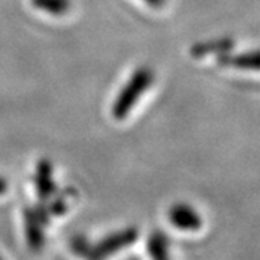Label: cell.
<instances>
[{"label": "cell", "mask_w": 260, "mask_h": 260, "mask_svg": "<svg viewBox=\"0 0 260 260\" xmlns=\"http://www.w3.org/2000/svg\"><path fill=\"white\" fill-rule=\"evenodd\" d=\"M149 251L153 260H169L167 237L164 234H153L152 239H149Z\"/></svg>", "instance_id": "cell-8"}, {"label": "cell", "mask_w": 260, "mask_h": 260, "mask_svg": "<svg viewBox=\"0 0 260 260\" xmlns=\"http://www.w3.org/2000/svg\"><path fill=\"white\" fill-rule=\"evenodd\" d=\"M6 189H8V182H6V179L0 177V194L6 192Z\"/></svg>", "instance_id": "cell-10"}, {"label": "cell", "mask_w": 260, "mask_h": 260, "mask_svg": "<svg viewBox=\"0 0 260 260\" xmlns=\"http://www.w3.org/2000/svg\"><path fill=\"white\" fill-rule=\"evenodd\" d=\"M32 5L51 15H64L71 6L70 0H32Z\"/></svg>", "instance_id": "cell-7"}, {"label": "cell", "mask_w": 260, "mask_h": 260, "mask_svg": "<svg viewBox=\"0 0 260 260\" xmlns=\"http://www.w3.org/2000/svg\"><path fill=\"white\" fill-rule=\"evenodd\" d=\"M153 83V71L146 67L138 68L135 74L130 77L127 84L121 88L119 97L113 104V117L116 120H123L130 110L135 107L136 102L142 97V94L148 90Z\"/></svg>", "instance_id": "cell-1"}, {"label": "cell", "mask_w": 260, "mask_h": 260, "mask_svg": "<svg viewBox=\"0 0 260 260\" xmlns=\"http://www.w3.org/2000/svg\"><path fill=\"white\" fill-rule=\"evenodd\" d=\"M234 47V39L229 37L224 38H215V39H210V41H204V42H198L191 48V55L195 58H203L210 54H215V55H223L230 52Z\"/></svg>", "instance_id": "cell-5"}, {"label": "cell", "mask_w": 260, "mask_h": 260, "mask_svg": "<svg viewBox=\"0 0 260 260\" xmlns=\"http://www.w3.org/2000/svg\"><path fill=\"white\" fill-rule=\"evenodd\" d=\"M35 184L37 191L42 200L49 198V195L55 191V185L52 181V167L49 160H41L37 168V175H35Z\"/></svg>", "instance_id": "cell-6"}, {"label": "cell", "mask_w": 260, "mask_h": 260, "mask_svg": "<svg viewBox=\"0 0 260 260\" xmlns=\"http://www.w3.org/2000/svg\"><path fill=\"white\" fill-rule=\"evenodd\" d=\"M136 236L138 234L135 230H124V232L116 233V234H110L106 240H102L94 247L88 246L81 239L75 240L73 247L77 253H81L83 256H87L90 260H102L110 256L113 251H117L126 247L127 244H130L136 239Z\"/></svg>", "instance_id": "cell-2"}, {"label": "cell", "mask_w": 260, "mask_h": 260, "mask_svg": "<svg viewBox=\"0 0 260 260\" xmlns=\"http://www.w3.org/2000/svg\"><path fill=\"white\" fill-rule=\"evenodd\" d=\"M217 62L221 67L236 68L240 71H254L260 73V48L239 54H223L217 56Z\"/></svg>", "instance_id": "cell-3"}, {"label": "cell", "mask_w": 260, "mask_h": 260, "mask_svg": "<svg viewBox=\"0 0 260 260\" xmlns=\"http://www.w3.org/2000/svg\"><path fill=\"white\" fill-rule=\"evenodd\" d=\"M148 5H150V6H153V8H160L162 5H165V2L167 0H145Z\"/></svg>", "instance_id": "cell-9"}, {"label": "cell", "mask_w": 260, "mask_h": 260, "mask_svg": "<svg viewBox=\"0 0 260 260\" xmlns=\"http://www.w3.org/2000/svg\"><path fill=\"white\" fill-rule=\"evenodd\" d=\"M169 220L175 227L186 232H195L203 224L201 215L188 204L174 205L169 211Z\"/></svg>", "instance_id": "cell-4"}]
</instances>
